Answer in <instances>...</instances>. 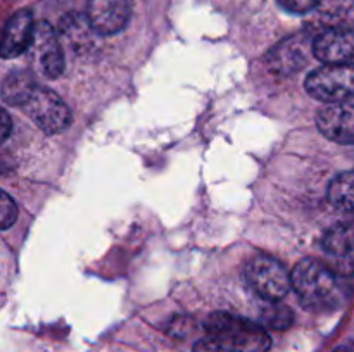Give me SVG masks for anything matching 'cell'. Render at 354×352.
Returning <instances> with one entry per match:
<instances>
[{"label":"cell","instance_id":"1","mask_svg":"<svg viewBox=\"0 0 354 352\" xmlns=\"http://www.w3.org/2000/svg\"><path fill=\"white\" fill-rule=\"evenodd\" d=\"M207 337L230 352H268L272 338L261 324L228 313H214L204 323Z\"/></svg>","mask_w":354,"mask_h":352},{"label":"cell","instance_id":"2","mask_svg":"<svg viewBox=\"0 0 354 352\" xmlns=\"http://www.w3.org/2000/svg\"><path fill=\"white\" fill-rule=\"evenodd\" d=\"M290 282L301 302L310 309H318L327 302L335 289L332 268L317 259H303L297 262L290 273Z\"/></svg>","mask_w":354,"mask_h":352},{"label":"cell","instance_id":"3","mask_svg":"<svg viewBox=\"0 0 354 352\" xmlns=\"http://www.w3.org/2000/svg\"><path fill=\"white\" fill-rule=\"evenodd\" d=\"M306 90L322 102H346L354 97V64H325L306 78Z\"/></svg>","mask_w":354,"mask_h":352},{"label":"cell","instance_id":"4","mask_svg":"<svg viewBox=\"0 0 354 352\" xmlns=\"http://www.w3.org/2000/svg\"><path fill=\"white\" fill-rule=\"evenodd\" d=\"M245 278L251 289L270 302H279L283 299L292 285L289 271L283 268L282 262L270 255L252 259L245 269Z\"/></svg>","mask_w":354,"mask_h":352},{"label":"cell","instance_id":"5","mask_svg":"<svg viewBox=\"0 0 354 352\" xmlns=\"http://www.w3.org/2000/svg\"><path fill=\"white\" fill-rule=\"evenodd\" d=\"M28 116L47 135H57L71 123V113L64 100L47 88H35L23 104Z\"/></svg>","mask_w":354,"mask_h":352},{"label":"cell","instance_id":"6","mask_svg":"<svg viewBox=\"0 0 354 352\" xmlns=\"http://www.w3.org/2000/svg\"><path fill=\"white\" fill-rule=\"evenodd\" d=\"M318 130L332 141L354 144V106L348 102L328 104L317 116Z\"/></svg>","mask_w":354,"mask_h":352},{"label":"cell","instance_id":"7","mask_svg":"<svg viewBox=\"0 0 354 352\" xmlns=\"http://www.w3.org/2000/svg\"><path fill=\"white\" fill-rule=\"evenodd\" d=\"M86 17L99 35H114L127 26L130 19L128 0H88Z\"/></svg>","mask_w":354,"mask_h":352},{"label":"cell","instance_id":"8","mask_svg":"<svg viewBox=\"0 0 354 352\" xmlns=\"http://www.w3.org/2000/svg\"><path fill=\"white\" fill-rule=\"evenodd\" d=\"M313 54L325 64H344L354 57V31L327 28L313 40Z\"/></svg>","mask_w":354,"mask_h":352},{"label":"cell","instance_id":"9","mask_svg":"<svg viewBox=\"0 0 354 352\" xmlns=\"http://www.w3.org/2000/svg\"><path fill=\"white\" fill-rule=\"evenodd\" d=\"M324 251L332 261V271L349 275L354 271V228L351 224H335L325 233Z\"/></svg>","mask_w":354,"mask_h":352},{"label":"cell","instance_id":"10","mask_svg":"<svg viewBox=\"0 0 354 352\" xmlns=\"http://www.w3.org/2000/svg\"><path fill=\"white\" fill-rule=\"evenodd\" d=\"M31 48L37 52V59L45 76L57 78V76L62 75V71H64V54H62V48L50 24L45 23V21L44 23H37Z\"/></svg>","mask_w":354,"mask_h":352},{"label":"cell","instance_id":"11","mask_svg":"<svg viewBox=\"0 0 354 352\" xmlns=\"http://www.w3.org/2000/svg\"><path fill=\"white\" fill-rule=\"evenodd\" d=\"M35 26L30 10H19L6 24L2 40V57L12 59L26 52L33 45Z\"/></svg>","mask_w":354,"mask_h":352},{"label":"cell","instance_id":"12","mask_svg":"<svg viewBox=\"0 0 354 352\" xmlns=\"http://www.w3.org/2000/svg\"><path fill=\"white\" fill-rule=\"evenodd\" d=\"M266 62L273 75H292L306 62V40L299 37L287 38L270 52Z\"/></svg>","mask_w":354,"mask_h":352},{"label":"cell","instance_id":"13","mask_svg":"<svg viewBox=\"0 0 354 352\" xmlns=\"http://www.w3.org/2000/svg\"><path fill=\"white\" fill-rule=\"evenodd\" d=\"M318 16L327 28L351 30L354 26L353 0H322L318 3Z\"/></svg>","mask_w":354,"mask_h":352},{"label":"cell","instance_id":"14","mask_svg":"<svg viewBox=\"0 0 354 352\" xmlns=\"http://www.w3.org/2000/svg\"><path fill=\"white\" fill-rule=\"evenodd\" d=\"M328 200L335 209L354 214V171L341 173L328 185Z\"/></svg>","mask_w":354,"mask_h":352},{"label":"cell","instance_id":"15","mask_svg":"<svg viewBox=\"0 0 354 352\" xmlns=\"http://www.w3.org/2000/svg\"><path fill=\"white\" fill-rule=\"evenodd\" d=\"M37 86L31 81V76L26 72H14L3 81V99L10 104L23 106L28 97L35 92Z\"/></svg>","mask_w":354,"mask_h":352},{"label":"cell","instance_id":"16","mask_svg":"<svg viewBox=\"0 0 354 352\" xmlns=\"http://www.w3.org/2000/svg\"><path fill=\"white\" fill-rule=\"evenodd\" d=\"M61 31L75 47H83L88 41L90 31H93L88 17L82 14H68L61 21Z\"/></svg>","mask_w":354,"mask_h":352},{"label":"cell","instance_id":"17","mask_svg":"<svg viewBox=\"0 0 354 352\" xmlns=\"http://www.w3.org/2000/svg\"><path fill=\"white\" fill-rule=\"evenodd\" d=\"M261 321L273 330H286L292 324V311L279 302H273L261 314Z\"/></svg>","mask_w":354,"mask_h":352},{"label":"cell","instance_id":"18","mask_svg":"<svg viewBox=\"0 0 354 352\" xmlns=\"http://www.w3.org/2000/svg\"><path fill=\"white\" fill-rule=\"evenodd\" d=\"M17 216V206L12 199L9 197V193L2 192L0 193V226L2 230H7L9 226H12L14 221Z\"/></svg>","mask_w":354,"mask_h":352},{"label":"cell","instance_id":"19","mask_svg":"<svg viewBox=\"0 0 354 352\" xmlns=\"http://www.w3.org/2000/svg\"><path fill=\"white\" fill-rule=\"evenodd\" d=\"M320 2L322 0H279V3L283 9L294 14L310 12V10L317 9Z\"/></svg>","mask_w":354,"mask_h":352},{"label":"cell","instance_id":"20","mask_svg":"<svg viewBox=\"0 0 354 352\" xmlns=\"http://www.w3.org/2000/svg\"><path fill=\"white\" fill-rule=\"evenodd\" d=\"M194 352H230L228 349H225L223 345L218 344L214 338H201L196 345H194Z\"/></svg>","mask_w":354,"mask_h":352},{"label":"cell","instance_id":"21","mask_svg":"<svg viewBox=\"0 0 354 352\" xmlns=\"http://www.w3.org/2000/svg\"><path fill=\"white\" fill-rule=\"evenodd\" d=\"M10 133V117L7 114V110L2 113V140H7Z\"/></svg>","mask_w":354,"mask_h":352},{"label":"cell","instance_id":"22","mask_svg":"<svg viewBox=\"0 0 354 352\" xmlns=\"http://www.w3.org/2000/svg\"><path fill=\"white\" fill-rule=\"evenodd\" d=\"M334 352H351V349H348V347H337V349H334Z\"/></svg>","mask_w":354,"mask_h":352}]
</instances>
